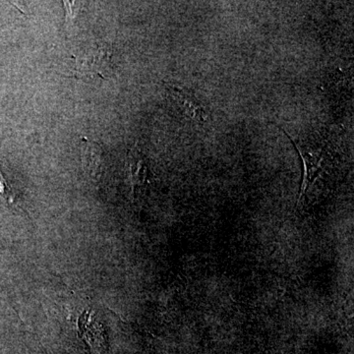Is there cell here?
Here are the masks:
<instances>
[{"instance_id":"obj_1","label":"cell","mask_w":354,"mask_h":354,"mask_svg":"<svg viewBox=\"0 0 354 354\" xmlns=\"http://www.w3.org/2000/svg\"><path fill=\"white\" fill-rule=\"evenodd\" d=\"M74 76L78 78L108 79L113 75L111 53L101 44L88 48L79 55H74Z\"/></svg>"},{"instance_id":"obj_2","label":"cell","mask_w":354,"mask_h":354,"mask_svg":"<svg viewBox=\"0 0 354 354\" xmlns=\"http://www.w3.org/2000/svg\"><path fill=\"white\" fill-rule=\"evenodd\" d=\"M286 136L290 137L292 141L293 145L297 149L304 162V179H302L301 187H300L299 198H298L297 205L304 201L305 195L308 191L310 186L315 180L317 176L320 172L323 167L324 153L322 149L307 148V147L300 145L298 142L291 139L290 135L286 130H283Z\"/></svg>"},{"instance_id":"obj_3","label":"cell","mask_w":354,"mask_h":354,"mask_svg":"<svg viewBox=\"0 0 354 354\" xmlns=\"http://www.w3.org/2000/svg\"><path fill=\"white\" fill-rule=\"evenodd\" d=\"M165 90L171 95L172 101L176 104L179 111L190 120L197 122H205L207 118L206 111L201 102L195 97L193 93L186 88L164 82Z\"/></svg>"},{"instance_id":"obj_4","label":"cell","mask_w":354,"mask_h":354,"mask_svg":"<svg viewBox=\"0 0 354 354\" xmlns=\"http://www.w3.org/2000/svg\"><path fill=\"white\" fill-rule=\"evenodd\" d=\"M77 327L81 339L90 346L91 353L102 354L106 348V334L101 324L93 319L92 312H84L82 315L79 317Z\"/></svg>"},{"instance_id":"obj_5","label":"cell","mask_w":354,"mask_h":354,"mask_svg":"<svg viewBox=\"0 0 354 354\" xmlns=\"http://www.w3.org/2000/svg\"><path fill=\"white\" fill-rule=\"evenodd\" d=\"M127 165L133 189L143 187L148 180V165L143 153L135 147L127 153Z\"/></svg>"},{"instance_id":"obj_6","label":"cell","mask_w":354,"mask_h":354,"mask_svg":"<svg viewBox=\"0 0 354 354\" xmlns=\"http://www.w3.org/2000/svg\"><path fill=\"white\" fill-rule=\"evenodd\" d=\"M86 142L83 150V165L85 171L90 176H99L102 174V169L104 165V156L101 147L92 141Z\"/></svg>"},{"instance_id":"obj_7","label":"cell","mask_w":354,"mask_h":354,"mask_svg":"<svg viewBox=\"0 0 354 354\" xmlns=\"http://www.w3.org/2000/svg\"><path fill=\"white\" fill-rule=\"evenodd\" d=\"M0 196L4 198L8 202H12L13 195L11 192L10 188L7 186L6 180H4L3 176L0 174Z\"/></svg>"}]
</instances>
